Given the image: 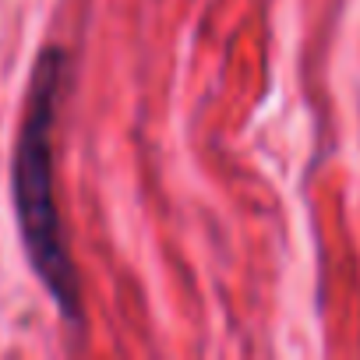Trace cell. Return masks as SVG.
Instances as JSON below:
<instances>
[{"instance_id": "obj_1", "label": "cell", "mask_w": 360, "mask_h": 360, "mask_svg": "<svg viewBox=\"0 0 360 360\" xmlns=\"http://www.w3.org/2000/svg\"><path fill=\"white\" fill-rule=\"evenodd\" d=\"M64 85H68V53L60 46H46L29 82L25 117L15 141V162H11V195H15L22 244L36 279L53 297L64 321L78 325L82 290H78V272L53 198V120H57Z\"/></svg>"}]
</instances>
